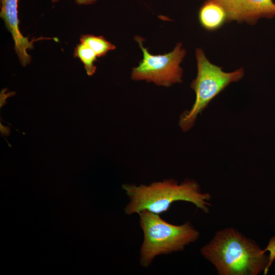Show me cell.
Returning a JSON list of instances; mask_svg holds the SVG:
<instances>
[{
	"mask_svg": "<svg viewBox=\"0 0 275 275\" xmlns=\"http://www.w3.org/2000/svg\"><path fill=\"white\" fill-rule=\"evenodd\" d=\"M200 253L219 275H258L268 262V256L254 240L232 227L217 231Z\"/></svg>",
	"mask_w": 275,
	"mask_h": 275,
	"instance_id": "cell-1",
	"label": "cell"
},
{
	"mask_svg": "<svg viewBox=\"0 0 275 275\" xmlns=\"http://www.w3.org/2000/svg\"><path fill=\"white\" fill-rule=\"evenodd\" d=\"M122 188L129 199L124 208V213L128 215L144 210L160 215L176 201L191 203L206 213L211 206V195L203 193L199 184L193 179H185L181 183L174 179H167L149 184L124 183Z\"/></svg>",
	"mask_w": 275,
	"mask_h": 275,
	"instance_id": "cell-2",
	"label": "cell"
},
{
	"mask_svg": "<svg viewBox=\"0 0 275 275\" xmlns=\"http://www.w3.org/2000/svg\"><path fill=\"white\" fill-rule=\"evenodd\" d=\"M138 214L144 235L139 257L143 267L150 266L157 256L182 251L200 237L199 232L189 221L176 225L146 210Z\"/></svg>",
	"mask_w": 275,
	"mask_h": 275,
	"instance_id": "cell-3",
	"label": "cell"
},
{
	"mask_svg": "<svg viewBox=\"0 0 275 275\" xmlns=\"http://www.w3.org/2000/svg\"><path fill=\"white\" fill-rule=\"evenodd\" d=\"M197 75L190 85L196 94L195 101L189 110L180 117L179 125L187 131L194 125L196 119L209 102L232 82L238 81L244 76L243 68L230 72H224L222 68L212 64L201 48L196 49Z\"/></svg>",
	"mask_w": 275,
	"mask_h": 275,
	"instance_id": "cell-4",
	"label": "cell"
},
{
	"mask_svg": "<svg viewBox=\"0 0 275 275\" xmlns=\"http://www.w3.org/2000/svg\"><path fill=\"white\" fill-rule=\"evenodd\" d=\"M135 40L142 50L143 58L139 65L132 68V80H145L163 87L181 82L183 69L180 64L186 54L181 43H177L170 52L155 56L143 46L142 38L138 36Z\"/></svg>",
	"mask_w": 275,
	"mask_h": 275,
	"instance_id": "cell-5",
	"label": "cell"
},
{
	"mask_svg": "<svg viewBox=\"0 0 275 275\" xmlns=\"http://www.w3.org/2000/svg\"><path fill=\"white\" fill-rule=\"evenodd\" d=\"M220 6L225 12L227 21L254 24L261 18L275 17L272 0H209Z\"/></svg>",
	"mask_w": 275,
	"mask_h": 275,
	"instance_id": "cell-6",
	"label": "cell"
},
{
	"mask_svg": "<svg viewBox=\"0 0 275 275\" xmlns=\"http://www.w3.org/2000/svg\"><path fill=\"white\" fill-rule=\"evenodd\" d=\"M19 0H1L0 16L5 22V26L11 33L14 42V50L20 63L25 66L31 62V57L27 53V49L33 48V42L24 37L19 29L18 17V3Z\"/></svg>",
	"mask_w": 275,
	"mask_h": 275,
	"instance_id": "cell-7",
	"label": "cell"
},
{
	"mask_svg": "<svg viewBox=\"0 0 275 275\" xmlns=\"http://www.w3.org/2000/svg\"><path fill=\"white\" fill-rule=\"evenodd\" d=\"M199 19L201 25L209 31L217 29L227 21L224 9L209 0H207L201 8Z\"/></svg>",
	"mask_w": 275,
	"mask_h": 275,
	"instance_id": "cell-8",
	"label": "cell"
},
{
	"mask_svg": "<svg viewBox=\"0 0 275 275\" xmlns=\"http://www.w3.org/2000/svg\"><path fill=\"white\" fill-rule=\"evenodd\" d=\"M80 42L90 47L95 52L98 58L105 56L109 51L116 48L114 44L102 36L83 35L80 38Z\"/></svg>",
	"mask_w": 275,
	"mask_h": 275,
	"instance_id": "cell-9",
	"label": "cell"
},
{
	"mask_svg": "<svg viewBox=\"0 0 275 275\" xmlns=\"http://www.w3.org/2000/svg\"><path fill=\"white\" fill-rule=\"evenodd\" d=\"M74 57L80 59L88 75L91 76L95 72L96 66L94 62L98 56L90 47L82 43L78 44L75 48Z\"/></svg>",
	"mask_w": 275,
	"mask_h": 275,
	"instance_id": "cell-10",
	"label": "cell"
},
{
	"mask_svg": "<svg viewBox=\"0 0 275 275\" xmlns=\"http://www.w3.org/2000/svg\"><path fill=\"white\" fill-rule=\"evenodd\" d=\"M263 251L264 253H265L266 251H269L270 253L268 256V264L263 271L264 274H266L268 271L269 267L272 265L275 259V236L272 237L270 239L268 245L265 249L263 250Z\"/></svg>",
	"mask_w": 275,
	"mask_h": 275,
	"instance_id": "cell-11",
	"label": "cell"
},
{
	"mask_svg": "<svg viewBox=\"0 0 275 275\" xmlns=\"http://www.w3.org/2000/svg\"><path fill=\"white\" fill-rule=\"evenodd\" d=\"M59 0H51L52 3H56ZM97 0H75L78 5H89L94 3Z\"/></svg>",
	"mask_w": 275,
	"mask_h": 275,
	"instance_id": "cell-12",
	"label": "cell"
},
{
	"mask_svg": "<svg viewBox=\"0 0 275 275\" xmlns=\"http://www.w3.org/2000/svg\"><path fill=\"white\" fill-rule=\"evenodd\" d=\"M273 1V0H272Z\"/></svg>",
	"mask_w": 275,
	"mask_h": 275,
	"instance_id": "cell-13",
	"label": "cell"
}]
</instances>
